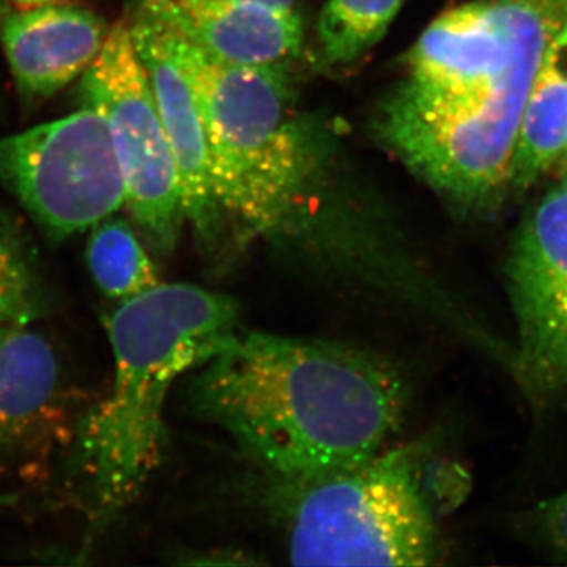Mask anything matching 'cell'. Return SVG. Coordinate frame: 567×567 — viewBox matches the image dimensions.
Listing matches in <instances>:
<instances>
[{"label": "cell", "mask_w": 567, "mask_h": 567, "mask_svg": "<svg viewBox=\"0 0 567 567\" xmlns=\"http://www.w3.org/2000/svg\"><path fill=\"white\" fill-rule=\"evenodd\" d=\"M130 29L181 177L186 224L193 227L204 246L212 248L219 244L226 230L213 193L199 100L162 22L140 9Z\"/></svg>", "instance_id": "obj_9"}, {"label": "cell", "mask_w": 567, "mask_h": 567, "mask_svg": "<svg viewBox=\"0 0 567 567\" xmlns=\"http://www.w3.org/2000/svg\"><path fill=\"white\" fill-rule=\"evenodd\" d=\"M193 415L218 427L271 481H295L383 450L405 410L404 380L379 354L238 328L188 377Z\"/></svg>", "instance_id": "obj_2"}, {"label": "cell", "mask_w": 567, "mask_h": 567, "mask_svg": "<svg viewBox=\"0 0 567 567\" xmlns=\"http://www.w3.org/2000/svg\"><path fill=\"white\" fill-rule=\"evenodd\" d=\"M566 7H567V0H566Z\"/></svg>", "instance_id": "obj_21"}, {"label": "cell", "mask_w": 567, "mask_h": 567, "mask_svg": "<svg viewBox=\"0 0 567 567\" xmlns=\"http://www.w3.org/2000/svg\"><path fill=\"white\" fill-rule=\"evenodd\" d=\"M163 28L199 100L224 230L238 244L301 237L312 155L295 122L287 63L230 65Z\"/></svg>", "instance_id": "obj_4"}, {"label": "cell", "mask_w": 567, "mask_h": 567, "mask_svg": "<svg viewBox=\"0 0 567 567\" xmlns=\"http://www.w3.org/2000/svg\"><path fill=\"white\" fill-rule=\"evenodd\" d=\"M22 9H35V7L54 6V3H70L71 0H11Z\"/></svg>", "instance_id": "obj_18"}, {"label": "cell", "mask_w": 567, "mask_h": 567, "mask_svg": "<svg viewBox=\"0 0 567 567\" xmlns=\"http://www.w3.org/2000/svg\"><path fill=\"white\" fill-rule=\"evenodd\" d=\"M563 164H566V166H565V174H567V156H566L565 159H563Z\"/></svg>", "instance_id": "obj_20"}, {"label": "cell", "mask_w": 567, "mask_h": 567, "mask_svg": "<svg viewBox=\"0 0 567 567\" xmlns=\"http://www.w3.org/2000/svg\"><path fill=\"white\" fill-rule=\"evenodd\" d=\"M141 10L230 65H284L303 43V25L295 10L244 0H142Z\"/></svg>", "instance_id": "obj_10"}, {"label": "cell", "mask_w": 567, "mask_h": 567, "mask_svg": "<svg viewBox=\"0 0 567 567\" xmlns=\"http://www.w3.org/2000/svg\"><path fill=\"white\" fill-rule=\"evenodd\" d=\"M420 461L409 447L295 481H274L295 566H427L439 555Z\"/></svg>", "instance_id": "obj_5"}, {"label": "cell", "mask_w": 567, "mask_h": 567, "mask_svg": "<svg viewBox=\"0 0 567 567\" xmlns=\"http://www.w3.org/2000/svg\"><path fill=\"white\" fill-rule=\"evenodd\" d=\"M405 0H327L316 24L320 61L349 66L385 39Z\"/></svg>", "instance_id": "obj_15"}, {"label": "cell", "mask_w": 567, "mask_h": 567, "mask_svg": "<svg viewBox=\"0 0 567 567\" xmlns=\"http://www.w3.org/2000/svg\"><path fill=\"white\" fill-rule=\"evenodd\" d=\"M566 156L567 20L536 71L511 164L509 188H527Z\"/></svg>", "instance_id": "obj_13"}, {"label": "cell", "mask_w": 567, "mask_h": 567, "mask_svg": "<svg viewBox=\"0 0 567 567\" xmlns=\"http://www.w3.org/2000/svg\"><path fill=\"white\" fill-rule=\"evenodd\" d=\"M244 2L260 3V6L275 7V9L295 10L297 0H244Z\"/></svg>", "instance_id": "obj_19"}, {"label": "cell", "mask_w": 567, "mask_h": 567, "mask_svg": "<svg viewBox=\"0 0 567 567\" xmlns=\"http://www.w3.org/2000/svg\"><path fill=\"white\" fill-rule=\"evenodd\" d=\"M110 29L91 10L54 3L7 17L0 41L20 92L41 100L82 78L102 52Z\"/></svg>", "instance_id": "obj_11"}, {"label": "cell", "mask_w": 567, "mask_h": 567, "mask_svg": "<svg viewBox=\"0 0 567 567\" xmlns=\"http://www.w3.org/2000/svg\"><path fill=\"white\" fill-rule=\"evenodd\" d=\"M0 181L54 238L91 229L126 199L110 125L89 106L0 140Z\"/></svg>", "instance_id": "obj_6"}, {"label": "cell", "mask_w": 567, "mask_h": 567, "mask_svg": "<svg viewBox=\"0 0 567 567\" xmlns=\"http://www.w3.org/2000/svg\"><path fill=\"white\" fill-rule=\"evenodd\" d=\"M62 391L51 342L31 324H0V454L44 434L61 409Z\"/></svg>", "instance_id": "obj_12"}, {"label": "cell", "mask_w": 567, "mask_h": 567, "mask_svg": "<svg viewBox=\"0 0 567 567\" xmlns=\"http://www.w3.org/2000/svg\"><path fill=\"white\" fill-rule=\"evenodd\" d=\"M89 270L104 297L132 300L158 286V271L132 224L111 215L91 227Z\"/></svg>", "instance_id": "obj_14"}, {"label": "cell", "mask_w": 567, "mask_h": 567, "mask_svg": "<svg viewBox=\"0 0 567 567\" xmlns=\"http://www.w3.org/2000/svg\"><path fill=\"white\" fill-rule=\"evenodd\" d=\"M81 99L110 125L134 223L156 251L173 252L186 224L181 177L130 22L110 29L82 74Z\"/></svg>", "instance_id": "obj_7"}, {"label": "cell", "mask_w": 567, "mask_h": 567, "mask_svg": "<svg viewBox=\"0 0 567 567\" xmlns=\"http://www.w3.org/2000/svg\"><path fill=\"white\" fill-rule=\"evenodd\" d=\"M237 301L196 284H158L106 320L110 393L76 425L73 468L99 524L137 498L162 462L164 406L178 379L240 328Z\"/></svg>", "instance_id": "obj_3"}, {"label": "cell", "mask_w": 567, "mask_h": 567, "mask_svg": "<svg viewBox=\"0 0 567 567\" xmlns=\"http://www.w3.org/2000/svg\"><path fill=\"white\" fill-rule=\"evenodd\" d=\"M536 517L543 536L567 555V491L544 503Z\"/></svg>", "instance_id": "obj_17"}, {"label": "cell", "mask_w": 567, "mask_h": 567, "mask_svg": "<svg viewBox=\"0 0 567 567\" xmlns=\"http://www.w3.org/2000/svg\"><path fill=\"white\" fill-rule=\"evenodd\" d=\"M567 20L566 0H473L436 18L383 96L377 140L461 210L509 188L536 71Z\"/></svg>", "instance_id": "obj_1"}, {"label": "cell", "mask_w": 567, "mask_h": 567, "mask_svg": "<svg viewBox=\"0 0 567 567\" xmlns=\"http://www.w3.org/2000/svg\"><path fill=\"white\" fill-rule=\"evenodd\" d=\"M506 281L518 372L539 390L567 391V174L522 223Z\"/></svg>", "instance_id": "obj_8"}, {"label": "cell", "mask_w": 567, "mask_h": 567, "mask_svg": "<svg viewBox=\"0 0 567 567\" xmlns=\"http://www.w3.org/2000/svg\"><path fill=\"white\" fill-rule=\"evenodd\" d=\"M50 306V289L31 254L0 224V324L35 323Z\"/></svg>", "instance_id": "obj_16"}]
</instances>
